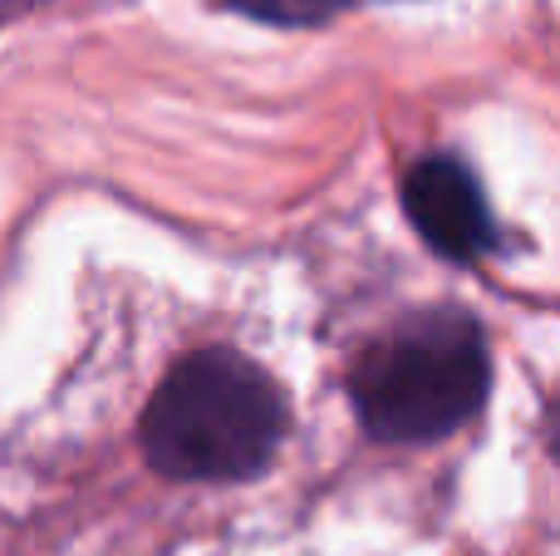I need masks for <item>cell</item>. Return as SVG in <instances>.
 Instances as JSON below:
<instances>
[{"label":"cell","mask_w":560,"mask_h":556,"mask_svg":"<svg viewBox=\"0 0 560 556\" xmlns=\"http://www.w3.org/2000/svg\"><path fill=\"white\" fill-rule=\"evenodd\" d=\"M285 394L242 350H197L167 370L138 424L143 459L173 483H242L271 468Z\"/></svg>","instance_id":"6da1fadb"},{"label":"cell","mask_w":560,"mask_h":556,"mask_svg":"<svg viewBox=\"0 0 560 556\" xmlns=\"http://www.w3.org/2000/svg\"><path fill=\"white\" fill-rule=\"evenodd\" d=\"M487 335L463 305L394 321L349 370L354 414L378 443H433L457 433L487 399Z\"/></svg>","instance_id":"7a4b0ae2"},{"label":"cell","mask_w":560,"mask_h":556,"mask_svg":"<svg viewBox=\"0 0 560 556\" xmlns=\"http://www.w3.org/2000/svg\"><path fill=\"white\" fill-rule=\"evenodd\" d=\"M404 207L413 232L447 262H477L492 246V212L457 158H423L404 173Z\"/></svg>","instance_id":"3957f363"},{"label":"cell","mask_w":560,"mask_h":556,"mask_svg":"<svg viewBox=\"0 0 560 556\" xmlns=\"http://www.w3.org/2000/svg\"><path fill=\"white\" fill-rule=\"evenodd\" d=\"M217 5L236 10L246 20H261V25L300 30V25H325V20L345 15L354 0H217Z\"/></svg>","instance_id":"277c9868"},{"label":"cell","mask_w":560,"mask_h":556,"mask_svg":"<svg viewBox=\"0 0 560 556\" xmlns=\"http://www.w3.org/2000/svg\"><path fill=\"white\" fill-rule=\"evenodd\" d=\"M546 439H551V453L560 459V390H556V399H551V414H546Z\"/></svg>","instance_id":"5b68a950"}]
</instances>
